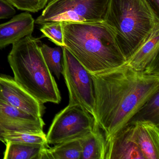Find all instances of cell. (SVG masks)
<instances>
[{"label": "cell", "mask_w": 159, "mask_h": 159, "mask_svg": "<svg viewBox=\"0 0 159 159\" xmlns=\"http://www.w3.org/2000/svg\"><path fill=\"white\" fill-rule=\"evenodd\" d=\"M139 120L150 121L159 125V91L138 110L129 122Z\"/></svg>", "instance_id": "ac0fdd59"}, {"label": "cell", "mask_w": 159, "mask_h": 159, "mask_svg": "<svg viewBox=\"0 0 159 159\" xmlns=\"http://www.w3.org/2000/svg\"><path fill=\"white\" fill-rule=\"evenodd\" d=\"M62 74L69 96L68 106H78L95 119L93 80L84 67L63 46Z\"/></svg>", "instance_id": "8992f818"}, {"label": "cell", "mask_w": 159, "mask_h": 159, "mask_svg": "<svg viewBox=\"0 0 159 159\" xmlns=\"http://www.w3.org/2000/svg\"><path fill=\"white\" fill-rule=\"evenodd\" d=\"M35 20L31 15L22 13L10 21L0 25V49L13 44L26 36L31 35Z\"/></svg>", "instance_id": "8fae6325"}, {"label": "cell", "mask_w": 159, "mask_h": 159, "mask_svg": "<svg viewBox=\"0 0 159 159\" xmlns=\"http://www.w3.org/2000/svg\"><path fill=\"white\" fill-rule=\"evenodd\" d=\"M12 45L8 60L16 81L43 104L60 103V91L44 61L38 39L28 35Z\"/></svg>", "instance_id": "3957f363"}, {"label": "cell", "mask_w": 159, "mask_h": 159, "mask_svg": "<svg viewBox=\"0 0 159 159\" xmlns=\"http://www.w3.org/2000/svg\"><path fill=\"white\" fill-rule=\"evenodd\" d=\"M0 101L32 116L42 118L43 103L18 84L14 78L0 74Z\"/></svg>", "instance_id": "ba28073f"}, {"label": "cell", "mask_w": 159, "mask_h": 159, "mask_svg": "<svg viewBox=\"0 0 159 159\" xmlns=\"http://www.w3.org/2000/svg\"><path fill=\"white\" fill-rule=\"evenodd\" d=\"M63 46L51 47L45 44L40 45V49L48 68L58 79L63 71Z\"/></svg>", "instance_id": "e0dca14e"}, {"label": "cell", "mask_w": 159, "mask_h": 159, "mask_svg": "<svg viewBox=\"0 0 159 159\" xmlns=\"http://www.w3.org/2000/svg\"><path fill=\"white\" fill-rule=\"evenodd\" d=\"M81 159H105L107 145L104 134L97 122L90 133L80 139Z\"/></svg>", "instance_id": "5bb4252c"}, {"label": "cell", "mask_w": 159, "mask_h": 159, "mask_svg": "<svg viewBox=\"0 0 159 159\" xmlns=\"http://www.w3.org/2000/svg\"><path fill=\"white\" fill-rule=\"evenodd\" d=\"M110 0H51L35 23H93L105 20Z\"/></svg>", "instance_id": "5b68a950"}, {"label": "cell", "mask_w": 159, "mask_h": 159, "mask_svg": "<svg viewBox=\"0 0 159 159\" xmlns=\"http://www.w3.org/2000/svg\"><path fill=\"white\" fill-rule=\"evenodd\" d=\"M105 159H145L137 141L134 122H129L107 142Z\"/></svg>", "instance_id": "30bf717a"}, {"label": "cell", "mask_w": 159, "mask_h": 159, "mask_svg": "<svg viewBox=\"0 0 159 159\" xmlns=\"http://www.w3.org/2000/svg\"><path fill=\"white\" fill-rule=\"evenodd\" d=\"M18 10L30 12H38L44 9L49 0H6Z\"/></svg>", "instance_id": "44dd1931"}, {"label": "cell", "mask_w": 159, "mask_h": 159, "mask_svg": "<svg viewBox=\"0 0 159 159\" xmlns=\"http://www.w3.org/2000/svg\"><path fill=\"white\" fill-rule=\"evenodd\" d=\"M95 119L78 106H67L56 115L46 134L48 144L80 139L93 130Z\"/></svg>", "instance_id": "52a82bcc"}, {"label": "cell", "mask_w": 159, "mask_h": 159, "mask_svg": "<svg viewBox=\"0 0 159 159\" xmlns=\"http://www.w3.org/2000/svg\"><path fill=\"white\" fill-rule=\"evenodd\" d=\"M159 25H157L148 40L126 61L128 66L138 71H144L159 57Z\"/></svg>", "instance_id": "4fadbf2b"}, {"label": "cell", "mask_w": 159, "mask_h": 159, "mask_svg": "<svg viewBox=\"0 0 159 159\" xmlns=\"http://www.w3.org/2000/svg\"><path fill=\"white\" fill-rule=\"evenodd\" d=\"M81 154L80 139H74L45 149L43 159H81Z\"/></svg>", "instance_id": "2e32d148"}, {"label": "cell", "mask_w": 159, "mask_h": 159, "mask_svg": "<svg viewBox=\"0 0 159 159\" xmlns=\"http://www.w3.org/2000/svg\"><path fill=\"white\" fill-rule=\"evenodd\" d=\"M149 4L153 11L157 15L159 16V0H146Z\"/></svg>", "instance_id": "603a6c76"}, {"label": "cell", "mask_w": 159, "mask_h": 159, "mask_svg": "<svg viewBox=\"0 0 159 159\" xmlns=\"http://www.w3.org/2000/svg\"><path fill=\"white\" fill-rule=\"evenodd\" d=\"M64 47L89 73H98L126 63L115 36L103 22H62Z\"/></svg>", "instance_id": "7a4b0ae2"}, {"label": "cell", "mask_w": 159, "mask_h": 159, "mask_svg": "<svg viewBox=\"0 0 159 159\" xmlns=\"http://www.w3.org/2000/svg\"><path fill=\"white\" fill-rule=\"evenodd\" d=\"M16 11L6 0H0V19H6L15 15Z\"/></svg>", "instance_id": "7402d4cb"}, {"label": "cell", "mask_w": 159, "mask_h": 159, "mask_svg": "<svg viewBox=\"0 0 159 159\" xmlns=\"http://www.w3.org/2000/svg\"><path fill=\"white\" fill-rule=\"evenodd\" d=\"M4 159H43L45 149L49 146L7 142Z\"/></svg>", "instance_id": "9a60e30c"}, {"label": "cell", "mask_w": 159, "mask_h": 159, "mask_svg": "<svg viewBox=\"0 0 159 159\" xmlns=\"http://www.w3.org/2000/svg\"><path fill=\"white\" fill-rule=\"evenodd\" d=\"M41 32L57 46H64L62 22H49L42 25Z\"/></svg>", "instance_id": "ffe728a7"}, {"label": "cell", "mask_w": 159, "mask_h": 159, "mask_svg": "<svg viewBox=\"0 0 159 159\" xmlns=\"http://www.w3.org/2000/svg\"><path fill=\"white\" fill-rule=\"evenodd\" d=\"M104 22L127 61L149 38L159 18L146 0H110Z\"/></svg>", "instance_id": "277c9868"}, {"label": "cell", "mask_w": 159, "mask_h": 159, "mask_svg": "<svg viewBox=\"0 0 159 159\" xmlns=\"http://www.w3.org/2000/svg\"><path fill=\"white\" fill-rule=\"evenodd\" d=\"M89 74L93 85L96 120L107 143L159 91V68L138 71L125 64Z\"/></svg>", "instance_id": "6da1fadb"}, {"label": "cell", "mask_w": 159, "mask_h": 159, "mask_svg": "<svg viewBox=\"0 0 159 159\" xmlns=\"http://www.w3.org/2000/svg\"><path fill=\"white\" fill-rule=\"evenodd\" d=\"M2 142L27 143V144H41L49 146L47 143L46 134H31L23 132H14L5 134L2 136Z\"/></svg>", "instance_id": "d6986e66"}, {"label": "cell", "mask_w": 159, "mask_h": 159, "mask_svg": "<svg viewBox=\"0 0 159 159\" xmlns=\"http://www.w3.org/2000/svg\"><path fill=\"white\" fill-rule=\"evenodd\" d=\"M134 123L137 141L145 159H159V125L148 120Z\"/></svg>", "instance_id": "7c38bea8"}, {"label": "cell", "mask_w": 159, "mask_h": 159, "mask_svg": "<svg viewBox=\"0 0 159 159\" xmlns=\"http://www.w3.org/2000/svg\"><path fill=\"white\" fill-rule=\"evenodd\" d=\"M42 118L35 117L0 101V141L2 136L14 132L43 134Z\"/></svg>", "instance_id": "9c48e42d"}]
</instances>
